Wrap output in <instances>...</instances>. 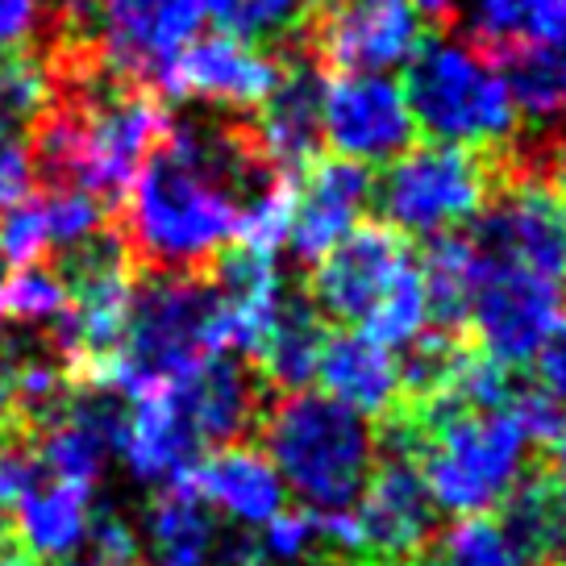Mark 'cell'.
<instances>
[{
	"label": "cell",
	"mask_w": 566,
	"mask_h": 566,
	"mask_svg": "<svg viewBox=\"0 0 566 566\" xmlns=\"http://www.w3.org/2000/svg\"><path fill=\"white\" fill-rule=\"evenodd\" d=\"M384 433L417 454L438 513L488 516L530 471V438L509 408L405 405L384 417Z\"/></svg>",
	"instance_id": "obj_1"
},
{
	"label": "cell",
	"mask_w": 566,
	"mask_h": 566,
	"mask_svg": "<svg viewBox=\"0 0 566 566\" xmlns=\"http://www.w3.org/2000/svg\"><path fill=\"white\" fill-rule=\"evenodd\" d=\"M259 438L283 488L313 513L350 509L379 454L371 421L325 391H283L266 408Z\"/></svg>",
	"instance_id": "obj_2"
},
{
	"label": "cell",
	"mask_w": 566,
	"mask_h": 566,
	"mask_svg": "<svg viewBox=\"0 0 566 566\" xmlns=\"http://www.w3.org/2000/svg\"><path fill=\"white\" fill-rule=\"evenodd\" d=\"M400 88L417 117V129H424L433 142L504 150L521 134V113L500 67L454 30L417 42Z\"/></svg>",
	"instance_id": "obj_3"
},
{
	"label": "cell",
	"mask_w": 566,
	"mask_h": 566,
	"mask_svg": "<svg viewBox=\"0 0 566 566\" xmlns=\"http://www.w3.org/2000/svg\"><path fill=\"white\" fill-rule=\"evenodd\" d=\"M217 350H226V329L209 275H138L105 384L122 396H142Z\"/></svg>",
	"instance_id": "obj_4"
},
{
	"label": "cell",
	"mask_w": 566,
	"mask_h": 566,
	"mask_svg": "<svg viewBox=\"0 0 566 566\" xmlns=\"http://www.w3.org/2000/svg\"><path fill=\"white\" fill-rule=\"evenodd\" d=\"M504 184V150H471L450 142L408 146L375 179V205L405 238H438L471 226Z\"/></svg>",
	"instance_id": "obj_5"
},
{
	"label": "cell",
	"mask_w": 566,
	"mask_h": 566,
	"mask_svg": "<svg viewBox=\"0 0 566 566\" xmlns=\"http://www.w3.org/2000/svg\"><path fill=\"white\" fill-rule=\"evenodd\" d=\"M379 454L363 492H358V533H363V566L412 563L438 542V504L424 488L417 454L391 433H375Z\"/></svg>",
	"instance_id": "obj_6"
},
{
	"label": "cell",
	"mask_w": 566,
	"mask_h": 566,
	"mask_svg": "<svg viewBox=\"0 0 566 566\" xmlns=\"http://www.w3.org/2000/svg\"><path fill=\"white\" fill-rule=\"evenodd\" d=\"M467 233L492 263L521 266L566 287V200L542 179L504 176Z\"/></svg>",
	"instance_id": "obj_7"
},
{
	"label": "cell",
	"mask_w": 566,
	"mask_h": 566,
	"mask_svg": "<svg viewBox=\"0 0 566 566\" xmlns=\"http://www.w3.org/2000/svg\"><path fill=\"white\" fill-rule=\"evenodd\" d=\"M412 263L417 254L405 233L391 230L388 221H358L342 242H334L308 266L304 296L325 321L363 325Z\"/></svg>",
	"instance_id": "obj_8"
},
{
	"label": "cell",
	"mask_w": 566,
	"mask_h": 566,
	"mask_svg": "<svg viewBox=\"0 0 566 566\" xmlns=\"http://www.w3.org/2000/svg\"><path fill=\"white\" fill-rule=\"evenodd\" d=\"M321 134L337 150V159L379 167L400 159L421 129L396 80L384 71H342L325 80Z\"/></svg>",
	"instance_id": "obj_9"
},
{
	"label": "cell",
	"mask_w": 566,
	"mask_h": 566,
	"mask_svg": "<svg viewBox=\"0 0 566 566\" xmlns=\"http://www.w3.org/2000/svg\"><path fill=\"white\" fill-rule=\"evenodd\" d=\"M301 38L329 75L405 67L424 38L417 0H329L304 21Z\"/></svg>",
	"instance_id": "obj_10"
},
{
	"label": "cell",
	"mask_w": 566,
	"mask_h": 566,
	"mask_svg": "<svg viewBox=\"0 0 566 566\" xmlns=\"http://www.w3.org/2000/svg\"><path fill=\"white\" fill-rule=\"evenodd\" d=\"M563 283L546 280V275L488 263V275L471 304L467 334H475V346L492 363L521 371L542 354L546 337L563 317Z\"/></svg>",
	"instance_id": "obj_11"
},
{
	"label": "cell",
	"mask_w": 566,
	"mask_h": 566,
	"mask_svg": "<svg viewBox=\"0 0 566 566\" xmlns=\"http://www.w3.org/2000/svg\"><path fill=\"white\" fill-rule=\"evenodd\" d=\"M167 391L184 421L192 424L200 450L247 446L250 438H259L271 408V384L250 358L230 350L209 354L176 379H167Z\"/></svg>",
	"instance_id": "obj_12"
},
{
	"label": "cell",
	"mask_w": 566,
	"mask_h": 566,
	"mask_svg": "<svg viewBox=\"0 0 566 566\" xmlns=\"http://www.w3.org/2000/svg\"><path fill=\"white\" fill-rule=\"evenodd\" d=\"M209 18V0H101V46L125 71L167 101V80Z\"/></svg>",
	"instance_id": "obj_13"
},
{
	"label": "cell",
	"mask_w": 566,
	"mask_h": 566,
	"mask_svg": "<svg viewBox=\"0 0 566 566\" xmlns=\"http://www.w3.org/2000/svg\"><path fill=\"white\" fill-rule=\"evenodd\" d=\"M271 54L280 59V80L266 92L263 105L250 113V122L266 159L287 176H301L308 163L321 159V146H325L321 101H325L329 71L321 67V59L308 51L301 34Z\"/></svg>",
	"instance_id": "obj_14"
},
{
	"label": "cell",
	"mask_w": 566,
	"mask_h": 566,
	"mask_svg": "<svg viewBox=\"0 0 566 566\" xmlns=\"http://www.w3.org/2000/svg\"><path fill=\"white\" fill-rule=\"evenodd\" d=\"M275 80H280V59L271 51L230 34H209L192 38L176 59L167 80V101L196 96L230 113H254L266 101V92L275 88Z\"/></svg>",
	"instance_id": "obj_15"
},
{
	"label": "cell",
	"mask_w": 566,
	"mask_h": 566,
	"mask_svg": "<svg viewBox=\"0 0 566 566\" xmlns=\"http://www.w3.org/2000/svg\"><path fill=\"white\" fill-rule=\"evenodd\" d=\"M375 196L371 167L354 159H313L296 176V217L287 247L301 266H313L325 250L342 242L363 221Z\"/></svg>",
	"instance_id": "obj_16"
},
{
	"label": "cell",
	"mask_w": 566,
	"mask_h": 566,
	"mask_svg": "<svg viewBox=\"0 0 566 566\" xmlns=\"http://www.w3.org/2000/svg\"><path fill=\"white\" fill-rule=\"evenodd\" d=\"M317 384L329 400L354 408L367 421L391 417L405 400V375L391 346L375 342L363 329L329 334L317 358Z\"/></svg>",
	"instance_id": "obj_17"
},
{
	"label": "cell",
	"mask_w": 566,
	"mask_h": 566,
	"mask_svg": "<svg viewBox=\"0 0 566 566\" xmlns=\"http://www.w3.org/2000/svg\"><path fill=\"white\" fill-rule=\"evenodd\" d=\"M212 513H226L242 525H266L283 509V488L275 462L254 446H221L209 459H196V467L184 475Z\"/></svg>",
	"instance_id": "obj_18"
},
{
	"label": "cell",
	"mask_w": 566,
	"mask_h": 566,
	"mask_svg": "<svg viewBox=\"0 0 566 566\" xmlns=\"http://www.w3.org/2000/svg\"><path fill=\"white\" fill-rule=\"evenodd\" d=\"M122 454L129 462V471L146 483H176L196 467L200 442H196L192 424L184 421L179 405L171 400L167 384L129 400Z\"/></svg>",
	"instance_id": "obj_19"
},
{
	"label": "cell",
	"mask_w": 566,
	"mask_h": 566,
	"mask_svg": "<svg viewBox=\"0 0 566 566\" xmlns=\"http://www.w3.org/2000/svg\"><path fill=\"white\" fill-rule=\"evenodd\" d=\"M221 516L176 479L146 504V558L150 566H212L221 546Z\"/></svg>",
	"instance_id": "obj_20"
},
{
	"label": "cell",
	"mask_w": 566,
	"mask_h": 566,
	"mask_svg": "<svg viewBox=\"0 0 566 566\" xmlns=\"http://www.w3.org/2000/svg\"><path fill=\"white\" fill-rule=\"evenodd\" d=\"M488 254L479 250L471 233H438L429 238L421 254V283H424V304H429V325L446 329V334H467L471 321V304L483 275H488Z\"/></svg>",
	"instance_id": "obj_21"
},
{
	"label": "cell",
	"mask_w": 566,
	"mask_h": 566,
	"mask_svg": "<svg viewBox=\"0 0 566 566\" xmlns=\"http://www.w3.org/2000/svg\"><path fill=\"white\" fill-rule=\"evenodd\" d=\"M88 488H75V483H63V479H46L42 488H34L13 509L25 549L46 566L71 558L88 542Z\"/></svg>",
	"instance_id": "obj_22"
},
{
	"label": "cell",
	"mask_w": 566,
	"mask_h": 566,
	"mask_svg": "<svg viewBox=\"0 0 566 566\" xmlns=\"http://www.w3.org/2000/svg\"><path fill=\"white\" fill-rule=\"evenodd\" d=\"M513 92L516 113L542 129L566 125V38L558 42H513L492 59Z\"/></svg>",
	"instance_id": "obj_23"
},
{
	"label": "cell",
	"mask_w": 566,
	"mask_h": 566,
	"mask_svg": "<svg viewBox=\"0 0 566 566\" xmlns=\"http://www.w3.org/2000/svg\"><path fill=\"white\" fill-rule=\"evenodd\" d=\"M325 317L308 304V296H283L280 317L266 334L263 350L254 354V367L271 391H304L317 379V358L325 346Z\"/></svg>",
	"instance_id": "obj_24"
},
{
	"label": "cell",
	"mask_w": 566,
	"mask_h": 566,
	"mask_svg": "<svg viewBox=\"0 0 566 566\" xmlns=\"http://www.w3.org/2000/svg\"><path fill=\"white\" fill-rule=\"evenodd\" d=\"M500 509L504 533L533 566H566V500L546 471H525Z\"/></svg>",
	"instance_id": "obj_25"
},
{
	"label": "cell",
	"mask_w": 566,
	"mask_h": 566,
	"mask_svg": "<svg viewBox=\"0 0 566 566\" xmlns=\"http://www.w3.org/2000/svg\"><path fill=\"white\" fill-rule=\"evenodd\" d=\"M209 18L217 21V34L280 51L313 18V0H209Z\"/></svg>",
	"instance_id": "obj_26"
},
{
	"label": "cell",
	"mask_w": 566,
	"mask_h": 566,
	"mask_svg": "<svg viewBox=\"0 0 566 566\" xmlns=\"http://www.w3.org/2000/svg\"><path fill=\"white\" fill-rule=\"evenodd\" d=\"M424 558L429 566H533L495 516H459Z\"/></svg>",
	"instance_id": "obj_27"
},
{
	"label": "cell",
	"mask_w": 566,
	"mask_h": 566,
	"mask_svg": "<svg viewBox=\"0 0 566 566\" xmlns=\"http://www.w3.org/2000/svg\"><path fill=\"white\" fill-rule=\"evenodd\" d=\"M46 105H51V84L42 51L0 54V129L25 134Z\"/></svg>",
	"instance_id": "obj_28"
},
{
	"label": "cell",
	"mask_w": 566,
	"mask_h": 566,
	"mask_svg": "<svg viewBox=\"0 0 566 566\" xmlns=\"http://www.w3.org/2000/svg\"><path fill=\"white\" fill-rule=\"evenodd\" d=\"M363 334H371L375 342H384L391 350H405L412 337H421L429 329V304H424V283L421 266L412 263L400 280L388 287V296L375 304L371 317L358 325Z\"/></svg>",
	"instance_id": "obj_29"
},
{
	"label": "cell",
	"mask_w": 566,
	"mask_h": 566,
	"mask_svg": "<svg viewBox=\"0 0 566 566\" xmlns=\"http://www.w3.org/2000/svg\"><path fill=\"white\" fill-rule=\"evenodd\" d=\"M67 308V283L54 275V266L46 259L13 266V275L4 280V317H13L18 325H46Z\"/></svg>",
	"instance_id": "obj_30"
},
{
	"label": "cell",
	"mask_w": 566,
	"mask_h": 566,
	"mask_svg": "<svg viewBox=\"0 0 566 566\" xmlns=\"http://www.w3.org/2000/svg\"><path fill=\"white\" fill-rule=\"evenodd\" d=\"M259 542V558H271L280 566H296V563H313V558H325L321 554V521L313 509H280L263 525V533L254 537Z\"/></svg>",
	"instance_id": "obj_31"
},
{
	"label": "cell",
	"mask_w": 566,
	"mask_h": 566,
	"mask_svg": "<svg viewBox=\"0 0 566 566\" xmlns=\"http://www.w3.org/2000/svg\"><path fill=\"white\" fill-rule=\"evenodd\" d=\"M92 537V563L96 566H138L142 563V537L113 504L88 513Z\"/></svg>",
	"instance_id": "obj_32"
},
{
	"label": "cell",
	"mask_w": 566,
	"mask_h": 566,
	"mask_svg": "<svg viewBox=\"0 0 566 566\" xmlns=\"http://www.w3.org/2000/svg\"><path fill=\"white\" fill-rule=\"evenodd\" d=\"M30 188H34V163H30L25 134L0 129V212L25 200Z\"/></svg>",
	"instance_id": "obj_33"
},
{
	"label": "cell",
	"mask_w": 566,
	"mask_h": 566,
	"mask_svg": "<svg viewBox=\"0 0 566 566\" xmlns=\"http://www.w3.org/2000/svg\"><path fill=\"white\" fill-rule=\"evenodd\" d=\"M42 51V0H0V54Z\"/></svg>",
	"instance_id": "obj_34"
},
{
	"label": "cell",
	"mask_w": 566,
	"mask_h": 566,
	"mask_svg": "<svg viewBox=\"0 0 566 566\" xmlns=\"http://www.w3.org/2000/svg\"><path fill=\"white\" fill-rule=\"evenodd\" d=\"M533 363H537V384L566 408V304L558 325H554V334L546 337V346H542V354Z\"/></svg>",
	"instance_id": "obj_35"
},
{
	"label": "cell",
	"mask_w": 566,
	"mask_h": 566,
	"mask_svg": "<svg viewBox=\"0 0 566 566\" xmlns=\"http://www.w3.org/2000/svg\"><path fill=\"white\" fill-rule=\"evenodd\" d=\"M549 475V483L563 492V500H566V424L558 429V438L546 446V467H542Z\"/></svg>",
	"instance_id": "obj_36"
},
{
	"label": "cell",
	"mask_w": 566,
	"mask_h": 566,
	"mask_svg": "<svg viewBox=\"0 0 566 566\" xmlns=\"http://www.w3.org/2000/svg\"><path fill=\"white\" fill-rule=\"evenodd\" d=\"M13 554H25V542H21L13 509H4V504H0V563H4V558H13Z\"/></svg>",
	"instance_id": "obj_37"
},
{
	"label": "cell",
	"mask_w": 566,
	"mask_h": 566,
	"mask_svg": "<svg viewBox=\"0 0 566 566\" xmlns=\"http://www.w3.org/2000/svg\"><path fill=\"white\" fill-rule=\"evenodd\" d=\"M417 9H421L424 18H433L438 25H454V18H459V0H417Z\"/></svg>",
	"instance_id": "obj_38"
},
{
	"label": "cell",
	"mask_w": 566,
	"mask_h": 566,
	"mask_svg": "<svg viewBox=\"0 0 566 566\" xmlns=\"http://www.w3.org/2000/svg\"><path fill=\"white\" fill-rule=\"evenodd\" d=\"M0 566H46V563H42V558H34V554L25 549V554H13V558H4Z\"/></svg>",
	"instance_id": "obj_39"
},
{
	"label": "cell",
	"mask_w": 566,
	"mask_h": 566,
	"mask_svg": "<svg viewBox=\"0 0 566 566\" xmlns=\"http://www.w3.org/2000/svg\"><path fill=\"white\" fill-rule=\"evenodd\" d=\"M296 566H350V563H337V558H313V563H296Z\"/></svg>",
	"instance_id": "obj_40"
},
{
	"label": "cell",
	"mask_w": 566,
	"mask_h": 566,
	"mask_svg": "<svg viewBox=\"0 0 566 566\" xmlns=\"http://www.w3.org/2000/svg\"><path fill=\"white\" fill-rule=\"evenodd\" d=\"M371 566H429L424 558H412V563H371Z\"/></svg>",
	"instance_id": "obj_41"
},
{
	"label": "cell",
	"mask_w": 566,
	"mask_h": 566,
	"mask_svg": "<svg viewBox=\"0 0 566 566\" xmlns=\"http://www.w3.org/2000/svg\"><path fill=\"white\" fill-rule=\"evenodd\" d=\"M0 321H4V280H0Z\"/></svg>",
	"instance_id": "obj_42"
}]
</instances>
